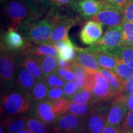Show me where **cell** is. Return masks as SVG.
Here are the masks:
<instances>
[{
  "label": "cell",
  "instance_id": "1",
  "mask_svg": "<svg viewBox=\"0 0 133 133\" xmlns=\"http://www.w3.org/2000/svg\"><path fill=\"white\" fill-rule=\"evenodd\" d=\"M52 26L51 19L48 16L44 19L35 20L17 30L29 43L35 44H44L50 43Z\"/></svg>",
  "mask_w": 133,
  "mask_h": 133
},
{
  "label": "cell",
  "instance_id": "2",
  "mask_svg": "<svg viewBox=\"0 0 133 133\" xmlns=\"http://www.w3.org/2000/svg\"><path fill=\"white\" fill-rule=\"evenodd\" d=\"M9 25L8 29L18 30L38 19L22 0L10 1L4 9Z\"/></svg>",
  "mask_w": 133,
  "mask_h": 133
},
{
  "label": "cell",
  "instance_id": "3",
  "mask_svg": "<svg viewBox=\"0 0 133 133\" xmlns=\"http://www.w3.org/2000/svg\"><path fill=\"white\" fill-rule=\"evenodd\" d=\"M31 103L26 94L15 89L5 94L1 99V107L8 115L12 117L29 112Z\"/></svg>",
  "mask_w": 133,
  "mask_h": 133
},
{
  "label": "cell",
  "instance_id": "4",
  "mask_svg": "<svg viewBox=\"0 0 133 133\" xmlns=\"http://www.w3.org/2000/svg\"><path fill=\"white\" fill-rule=\"evenodd\" d=\"M16 52L9 51L1 43L0 75L1 83L7 88H13L16 83Z\"/></svg>",
  "mask_w": 133,
  "mask_h": 133
},
{
  "label": "cell",
  "instance_id": "5",
  "mask_svg": "<svg viewBox=\"0 0 133 133\" xmlns=\"http://www.w3.org/2000/svg\"><path fill=\"white\" fill-rule=\"evenodd\" d=\"M49 16L52 24L49 43L54 45L69 38L68 35L69 31L76 25L78 19L68 17L66 16H61L53 12H51Z\"/></svg>",
  "mask_w": 133,
  "mask_h": 133
},
{
  "label": "cell",
  "instance_id": "6",
  "mask_svg": "<svg viewBox=\"0 0 133 133\" xmlns=\"http://www.w3.org/2000/svg\"><path fill=\"white\" fill-rule=\"evenodd\" d=\"M85 116L66 113L56 119L52 125L53 133H83Z\"/></svg>",
  "mask_w": 133,
  "mask_h": 133
},
{
  "label": "cell",
  "instance_id": "7",
  "mask_svg": "<svg viewBox=\"0 0 133 133\" xmlns=\"http://www.w3.org/2000/svg\"><path fill=\"white\" fill-rule=\"evenodd\" d=\"M109 111V107L107 106H94L85 116L83 133H102L107 124Z\"/></svg>",
  "mask_w": 133,
  "mask_h": 133
},
{
  "label": "cell",
  "instance_id": "8",
  "mask_svg": "<svg viewBox=\"0 0 133 133\" xmlns=\"http://www.w3.org/2000/svg\"><path fill=\"white\" fill-rule=\"evenodd\" d=\"M92 19L110 27L122 25L124 22L123 9L113 3L104 1L102 9L97 14L92 17Z\"/></svg>",
  "mask_w": 133,
  "mask_h": 133
},
{
  "label": "cell",
  "instance_id": "9",
  "mask_svg": "<svg viewBox=\"0 0 133 133\" xmlns=\"http://www.w3.org/2000/svg\"><path fill=\"white\" fill-rule=\"evenodd\" d=\"M122 25L110 26L101 39L91 46L95 49L111 51L122 46Z\"/></svg>",
  "mask_w": 133,
  "mask_h": 133
},
{
  "label": "cell",
  "instance_id": "10",
  "mask_svg": "<svg viewBox=\"0 0 133 133\" xmlns=\"http://www.w3.org/2000/svg\"><path fill=\"white\" fill-rule=\"evenodd\" d=\"M126 103L125 95L121 93L115 98L108 114V125L119 126L122 124L128 112Z\"/></svg>",
  "mask_w": 133,
  "mask_h": 133
},
{
  "label": "cell",
  "instance_id": "11",
  "mask_svg": "<svg viewBox=\"0 0 133 133\" xmlns=\"http://www.w3.org/2000/svg\"><path fill=\"white\" fill-rule=\"evenodd\" d=\"M29 115L49 126H52L57 118L53 110L51 102L48 100L33 103Z\"/></svg>",
  "mask_w": 133,
  "mask_h": 133
},
{
  "label": "cell",
  "instance_id": "12",
  "mask_svg": "<svg viewBox=\"0 0 133 133\" xmlns=\"http://www.w3.org/2000/svg\"><path fill=\"white\" fill-rule=\"evenodd\" d=\"M102 24L94 21L86 22L79 33V38L84 44L92 46L102 36Z\"/></svg>",
  "mask_w": 133,
  "mask_h": 133
},
{
  "label": "cell",
  "instance_id": "13",
  "mask_svg": "<svg viewBox=\"0 0 133 133\" xmlns=\"http://www.w3.org/2000/svg\"><path fill=\"white\" fill-rule=\"evenodd\" d=\"M1 43L8 51L16 52L22 51L27 45L28 41L17 30L8 29L3 34Z\"/></svg>",
  "mask_w": 133,
  "mask_h": 133
},
{
  "label": "cell",
  "instance_id": "14",
  "mask_svg": "<svg viewBox=\"0 0 133 133\" xmlns=\"http://www.w3.org/2000/svg\"><path fill=\"white\" fill-rule=\"evenodd\" d=\"M35 78L30 71L23 66L17 70L16 76V90L25 94L30 92L36 83Z\"/></svg>",
  "mask_w": 133,
  "mask_h": 133
},
{
  "label": "cell",
  "instance_id": "15",
  "mask_svg": "<svg viewBox=\"0 0 133 133\" xmlns=\"http://www.w3.org/2000/svg\"><path fill=\"white\" fill-rule=\"evenodd\" d=\"M22 51L25 56L31 57L52 56L57 57L58 55L57 49L51 43L31 44L28 41L27 45Z\"/></svg>",
  "mask_w": 133,
  "mask_h": 133
},
{
  "label": "cell",
  "instance_id": "16",
  "mask_svg": "<svg viewBox=\"0 0 133 133\" xmlns=\"http://www.w3.org/2000/svg\"><path fill=\"white\" fill-rule=\"evenodd\" d=\"M104 3L102 0H79L75 9L83 17L90 18L99 13Z\"/></svg>",
  "mask_w": 133,
  "mask_h": 133
},
{
  "label": "cell",
  "instance_id": "17",
  "mask_svg": "<svg viewBox=\"0 0 133 133\" xmlns=\"http://www.w3.org/2000/svg\"><path fill=\"white\" fill-rule=\"evenodd\" d=\"M74 61L86 70L99 71L101 69L95 55L88 48H79Z\"/></svg>",
  "mask_w": 133,
  "mask_h": 133
},
{
  "label": "cell",
  "instance_id": "18",
  "mask_svg": "<svg viewBox=\"0 0 133 133\" xmlns=\"http://www.w3.org/2000/svg\"><path fill=\"white\" fill-rule=\"evenodd\" d=\"M54 46L58 51L57 58L65 61L75 60L79 48L75 45L69 38L56 43Z\"/></svg>",
  "mask_w": 133,
  "mask_h": 133
},
{
  "label": "cell",
  "instance_id": "19",
  "mask_svg": "<svg viewBox=\"0 0 133 133\" xmlns=\"http://www.w3.org/2000/svg\"><path fill=\"white\" fill-rule=\"evenodd\" d=\"M95 55L100 67L112 71H115L116 65V60L115 56L109 51L94 49L92 46L88 48Z\"/></svg>",
  "mask_w": 133,
  "mask_h": 133
},
{
  "label": "cell",
  "instance_id": "20",
  "mask_svg": "<svg viewBox=\"0 0 133 133\" xmlns=\"http://www.w3.org/2000/svg\"><path fill=\"white\" fill-rule=\"evenodd\" d=\"M41 67L44 78L56 74L58 69L57 57L52 56L33 57Z\"/></svg>",
  "mask_w": 133,
  "mask_h": 133
},
{
  "label": "cell",
  "instance_id": "21",
  "mask_svg": "<svg viewBox=\"0 0 133 133\" xmlns=\"http://www.w3.org/2000/svg\"><path fill=\"white\" fill-rule=\"evenodd\" d=\"M49 87L45 79L37 81L30 92L26 94L31 104L36 102L44 101L47 98Z\"/></svg>",
  "mask_w": 133,
  "mask_h": 133
},
{
  "label": "cell",
  "instance_id": "22",
  "mask_svg": "<svg viewBox=\"0 0 133 133\" xmlns=\"http://www.w3.org/2000/svg\"><path fill=\"white\" fill-rule=\"evenodd\" d=\"M38 19L51 9V0H22Z\"/></svg>",
  "mask_w": 133,
  "mask_h": 133
},
{
  "label": "cell",
  "instance_id": "23",
  "mask_svg": "<svg viewBox=\"0 0 133 133\" xmlns=\"http://www.w3.org/2000/svg\"><path fill=\"white\" fill-rule=\"evenodd\" d=\"M1 124L5 129V133H16L26 128V117L20 116L9 118L4 119Z\"/></svg>",
  "mask_w": 133,
  "mask_h": 133
},
{
  "label": "cell",
  "instance_id": "24",
  "mask_svg": "<svg viewBox=\"0 0 133 133\" xmlns=\"http://www.w3.org/2000/svg\"><path fill=\"white\" fill-rule=\"evenodd\" d=\"M20 66H23L28 70L35 78L36 81L43 80L44 79V76L43 75L41 67L33 57L30 56H25L24 58L20 64Z\"/></svg>",
  "mask_w": 133,
  "mask_h": 133
},
{
  "label": "cell",
  "instance_id": "25",
  "mask_svg": "<svg viewBox=\"0 0 133 133\" xmlns=\"http://www.w3.org/2000/svg\"><path fill=\"white\" fill-rule=\"evenodd\" d=\"M109 52L133 68V46H122Z\"/></svg>",
  "mask_w": 133,
  "mask_h": 133
},
{
  "label": "cell",
  "instance_id": "26",
  "mask_svg": "<svg viewBox=\"0 0 133 133\" xmlns=\"http://www.w3.org/2000/svg\"><path fill=\"white\" fill-rule=\"evenodd\" d=\"M101 74L104 76L106 81H107L110 87L118 94H121L122 92L123 83L119 77L116 75L114 71L109 70L101 68L99 70Z\"/></svg>",
  "mask_w": 133,
  "mask_h": 133
},
{
  "label": "cell",
  "instance_id": "27",
  "mask_svg": "<svg viewBox=\"0 0 133 133\" xmlns=\"http://www.w3.org/2000/svg\"><path fill=\"white\" fill-rule=\"evenodd\" d=\"M91 92L97 102H105L110 99H112V98H115L119 94L116 93L114 89H107L97 84L94 86Z\"/></svg>",
  "mask_w": 133,
  "mask_h": 133
},
{
  "label": "cell",
  "instance_id": "28",
  "mask_svg": "<svg viewBox=\"0 0 133 133\" xmlns=\"http://www.w3.org/2000/svg\"><path fill=\"white\" fill-rule=\"evenodd\" d=\"M115 58L116 60V65L114 72L118 76L122 83L132 78L133 68L126 65L118 58Z\"/></svg>",
  "mask_w": 133,
  "mask_h": 133
},
{
  "label": "cell",
  "instance_id": "29",
  "mask_svg": "<svg viewBox=\"0 0 133 133\" xmlns=\"http://www.w3.org/2000/svg\"><path fill=\"white\" fill-rule=\"evenodd\" d=\"M49 125L32 116L26 117V128L33 133H50Z\"/></svg>",
  "mask_w": 133,
  "mask_h": 133
},
{
  "label": "cell",
  "instance_id": "30",
  "mask_svg": "<svg viewBox=\"0 0 133 133\" xmlns=\"http://www.w3.org/2000/svg\"><path fill=\"white\" fill-rule=\"evenodd\" d=\"M71 102L76 104H97V102L92 92L87 89H81L69 99Z\"/></svg>",
  "mask_w": 133,
  "mask_h": 133
},
{
  "label": "cell",
  "instance_id": "31",
  "mask_svg": "<svg viewBox=\"0 0 133 133\" xmlns=\"http://www.w3.org/2000/svg\"><path fill=\"white\" fill-rule=\"evenodd\" d=\"M96 104H76L70 102L66 113L78 116H86L92 110Z\"/></svg>",
  "mask_w": 133,
  "mask_h": 133
},
{
  "label": "cell",
  "instance_id": "32",
  "mask_svg": "<svg viewBox=\"0 0 133 133\" xmlns=\"http://www.w3.org/2000/svg\"><path fill=\"white\" fill-rule=\"evenodd\" d=\"M70 102V101L66 97L61 98L51 102L53 110L57 118L67 112Z\"/></svg>",
  "mask_w": 133,
  "mask_h": 133
},
{
  "label": "cell",
  "instance_id": "33",
  "mask_svg": "<svg viewBox=\"0 0 133 133\" xmlns=\"http://www.w3.org/2000/svg\"><path fill=\"white\" fill-rule=\"evenodd\" d=\"M122 28V46H133V22L124 21Z\"/></svg>",
  "mask_w": 133,
  "mask_h": 133
},
{
  "label": "cell",
  "instance_id": "34",
  "mask_svg": "<svg viewBox=\"0 0 133 133\" xmlns=\"http://www.w3.org/2000/svg\"><path fill=\"white\" fill-rule=\"evenodd\" d=\"M71 69L75 73V81L77 83L79 89H83L86 76V70L74 60Z\"/></svg>",
  "mask_w": 133,
  "mask_h": 133
},
{
  "label": "cell",
  "instance_id": "35",
  "mask_svg": "<svg viewBox=\"0 0 133 133\" xmlns=\"http://www.w3.org/2000/svg\"><path fill=\"white\" fill-rule=\"evenodd\" d=\"M78 0H51V9L55 11L57 9L73 8L75 9Z\"/></svg>",
  "mask_w": 133,
  "mask_h": 133
},
{
  "label": "cell",
  "instance_id": "36",
  "mask_svg": "<svg viewBox=\"0 0 133 133\" xmlns=\"http://www.w3.org/2000/svg\"><path fill=\"white\" fill-rule=\"evenodd\" d=\"M49 88H61L65 84V81L56 74H53L51 75L44 78Z\"/></svg>",
  "mask_w": 133,
  "mask_h": 133
},
{
  "label": "cell",
  "instance_id": "37",
  "mask_svg": "<svg viewBox=\"0 0 133 133\" xmlns=\"http://www.w3.org/2000/svg\"><path fill=\"white\" fill-rule=\"evenodd\" d=\"M63 89H64L65 96L69 99L72 97L74 95H75L76 93L79 90V88L77 83H76V81H68V82L65 83Z\"/></svg>",
  "mask_w": 133,
  "mask_h": 133
},
{
  "label": "cell",
  "instance_id": "38",
  "mask_svg": "<svg viewBox=\"0 0 133 133\" xmlns=\"http://www.w3.org/2000/svg\"><path fill=\"white\" fill-rule=\"evenodd\" d=\"M121 128L123 133H133V110L128 112Z\"/></svg>",
  "mask_w": 133,
  "mask_h": 133
},
{
  "label": "cell",
  "instance_id": "39",
  "mask_svg": "<svg viewBox=\"0 0 133 133\" xmlns=\"http://www.w3.org/2000/svg\"><path fill=\"white\" fill-rule=\"evenodd\" d=\"M65 97V93L64 91V89L62 88H49L48 91L47 98L46 100L48 101H56L61 99V98Z\"/></svg>",
  "mask_w": 133,
  "mask_h": 133
},
{
  "label": "cell",
  "instance_id": "40",
  "mask_svg": "<svg viewBox=\"0 0 133 133\" xmlns=\"http://www.w3.org/2000/svg\"><path fill=\"white\" fill-rule=\"evenodd\" d=\"M124 21L133 22V0H129L123 8Z\"/></svg>",
  "mask_w": 133,
  "mask_h": 133
},
{
  "label": "cell",
  "instance_id": "41",
  "mask_svg": "<svg viewBox=\"0 0 133 133\" xmlns=\"http://www.w3.org/2000/svg\"><path fill=\"white\" fill-rule=\"evenodd\" d=\"M122 92L126 96L133 93V77L123 82Z\"/></svg>",
  "mask_w": 133,
  "mask_h": 133
},
{
  "label": "cell",
  "instance_id": "42",
  "mask_svg": "<svg viewBox=\"0 0 133 133\" xmlns=\"http://www.w3.org/2000/svg\"><path fill=\"white\" fill-rule=\"evenodd\" d=\"M102 133H123L121 126H115L106 124Z\"/></svg>",
  "mask_w": 133,
  "mask_h": 133
},
{
  "label": "cell",
  "instance_id": "43",
  "mask_svg": "<svg viewBox=\"0 0 133 133\" xmlns=\"http://www.w3.org/2000/svg\"><path fill=\"white\" fill-rule=\"evenodd\" d=\"M58 68H62V69H70L74 61H65L64 60H61L57 58Z\"/></svg>",
  "mask_w": 133,
  "mask_h": 133
},
{
  "label": "cell",
  "instance_id": "44",
  "mask_svg": "<svg viewBox=\"0 0 133 133\" xmlns=\"http://www.w3.org/2000/svg\"><path fill=\"white\" fill-rule=\"evenodd\" d=\"M125 100L128 111L133 110V93L128 96L125 95Z\"/></svg>",
  "mask_w": 133,
  "mask_h": 133
},
{
  "label": "cell",
  "instance_id": "45",
  "mask_svg": "<svg viewBox=\"0 0 133 133\" xmlns=\"http://www.w3.org/2000/svg\"><path fill=\"white\" fill-rule=\"evenodd\" d=\"M70 69H62V68H58L57 71H56V74L59 75L60 77L64 79V78L67 75L68 73L71 70Z\"/></svg>",
  "mask_w": 133,
  "mask_h": 133
},
{
  "label": "cell",
  "instance_id": "46",
  "mask_svg": "<svg viewBox=\"0 0 133 133\" xmlns=\"http://www.w3.org/2000/svg\"><path fill=\"white\" fill-rule=\"evenodd\" d=\"M75 78H76L75 73L72 70H71L68 73L67 75H66L64 78V79L65 81H66V82H68V81H74V79H75Z\"/></svg>",
  "mask_w": 133,
  "mask_h": 133
},
{
  "label": "cell",
  "instance_id": "47",
  "mask_svg": "<svg viewBox=\"0 0 133 133\" xmlns=\"http://www.w3.org/2000/svg\"><path fill=\"white\" fill-rule=\"evenodd\" d=\"M129 1V0H114V3L113 4L115 5L116 6L118 7L119 8L123 9V8L126 3Z\"/></svg>",
  "mask_w": 133,
  "mask_h": 133
},
{
  "label": "cell",
  "instance_id": "48",
  "mask_svg": "<svg viewBox=\"0 0 133 133\" xmlns=\"http://www.w3.org/2000/svg\"><path fill=\"white\" fill-rule=\"evenodd\" d=\"M16 133H33V132H31V131H30L29 129H22V130L18 131V132H16Z\"/></svg>",
  "mask_w": 133,
  "mask_h": 133
},
{
  "label": "cell",
  "instance_id": "49",
  "mask_svg": "<svg viewBox=\"0 0 133 133\" xmlns=\"http://www.w3.org/2000/svg\"><path fill=\"white\" fill-rule=\"evenodd\" d=\"M4 128H3V126L2 124H1V126H0V133H5L4 132Z\"/></svg>",
  "mask_w": 133,
  "mask_h": 133
},
{
  "label": "cell",
  "instance_id": "50",
  "mask_svg": "<svg viewBox=\"0 0 133 133\" xmlns=\"http://www.w3.org/2000/svg\"><path fill=\"white\" fill-rule=\"evenodd\" d=\"M102 1H105V2L110 3H114V0H102Z\"/></svg>",
  "mask_w": 133,
  "mask_h": 133
},
{
  "label": "cell",
  "instance_id": "51",
  "mask_svg": "<svg viewBox=\"0 0 133 133\" xmlns=\"http://www.w3.org/2000/svg\"><path fill=\"white\" fill-rule=\"evenodd\" d=\"M5 0H1V2H2V1H4Z\"/></svg>",
  "mask_w": 133,
  "mask_h": 133
},
{
  "label": "cell",
  "instance_id": "52",
  "mask_svg": "<svg viewBox=\"0 0 133 133\" xmlns=\"http://www.w3.org/2000/svg\"><path fill=\"white\" fill-rule=\"evenodd\" d=\"M78 1H79V0H78Z\"/></svg>",
  "mask_w": 133,
  "mask_h": 133
}]
</instances>
